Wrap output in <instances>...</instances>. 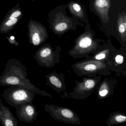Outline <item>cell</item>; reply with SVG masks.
I'll return each instance as SVG.
<instances>
[{
    "mask_svg": "<svg viewBox=\"0 0 126 126\" xmlns=\"http://www.w3.org/2000/svg\"><path fill=\"white\" fill-rule=\"evenodd\" d=\"M28 68L15 58L7 61L2 73L0 74V86H18L32 90L38 95L50 96L49 94L41 90L27 78Z\"/></svg>",
    "mask_w": 126,
    "mask_h": 126,
    "instance_id": "1",
    "label": "cell"
},
{
    "mask_svg": "<svg viewBox=\"0 0 126 126\" xmlns=\"http://www.w3.org/2000/svg\"><path fill=\"white\" fill-rule=\"evenodd\" d=\"M36 92L18 86H10L5 90L1 96L10 106L19 105L33 102Z\"/></svg>",
    "mask_w": 126,
    "mask_h": 126,
    "instance_id": "2",
    "label": "cell"
},
{
    "mask_svg": "<svg viewBox=\"0 0 126 126\" xmlns=\"http://www.w3.org/2000/svg\"><path fill=\"white\" fill-rule=\"evenodd\" d=\"M46 111L50 113L56 120H60L66 123L76 124L77 119L76 115L70 109L56 107L50 105H46L45 107Z\"/></svg>",
    "mask_w": 126,
    "mask_h": 126,
    "instance_id": "3",
    "label": "cell"
},
{
    "mask_svg": "<svg viewBox=\"0 0 126 126\" xmlns=\"http://www.w3.org/2000/svg\"><path fill=\"white\" fill-rule=\"evenodd\" d=\"M17 116L20 121L31 123L39 113L33 102L19 105L15 108Z\"/></svg>",
    "mask_w": 126,
    "mask_h": 126,
    "instance_id": "4",
    "label": "cell"
},
{
    "mask_svg": "<svg viewBox=\"0 0 126 126\" xmlns=\"http://www.w3.org/2000/svg\"><path fill=\"white\" fill-rule=\"evenodd\" d=\"M37 64L42 67H49L53 65L54 57L51 48L48 46L41 47L34 55Z\"/></svg>",
    "mask_w": 126,
    "mask_h": 126,
    "instance_id": "5",
    "label": "cell"
},
{
    "mask_svg": "<svg viewBox=\"0 0 126 126\" xmlns=\"http://www.w3.org/2000/svg\"><path fill=\"white\" fill-rule=\"evenodd\" d=\"M0 122L2 126H18V121L10 110L9 108L3 104L0 98Z\"/></svg>",
    "mask_w": 126,
    "mask_h": 126,
    "instance_id": "6",
    "label": "cell"
},
{
    "mask_svg": "<svg viewBox=\"0 0 126 126\" xmlns=\"http://www.w3.org/2000/svg\"><path fill=\"white\" fill-rule=\"evenodd\" d=\"M29 39L30 42L35 46L42 44L44 40V38L41 34L39 28L34 22L29 23Z\"/></svg>",
    "mask_w": 126,
    "mask_h": 126,
    "instance_id": "7",
    "label": "cell"
},
{
    "mask_svg": "<svg viewBox=\"0 0 126 126\" xmlns=\"http://www.w3.org/2000/svg\"><path fill=\"white\" fill-rule=\"evenodd\" d=\"M96 85L95 80L93 79H89L85 80L84 82L80 85L77 91L79 92H87L92 90Z\"/></svg>",
    "mask_w": 126,
    "mask_h": 126,
    "instance_id": "8",
    "label": "cell"
},
{
    "mask_svg": "<svg viewBox=\"0 0 126 126\" xmlns=\"http://www.w3.org/2000/svg\"><path fill=\"white\" fill-rule=\"evenodd\" d=\"M19 18V17L17 18L8 20L6 22H4L3 24H2L0 29L1 33H7L9 31V30L12 29V28L14 27L17 23Z\"/></svg>",
    "mask_w": 126,
    "mask_h": 126,
    "instance_id": "9",
    "label": "cell"
},
{
    "mask_svg": "<svg viewBox=\"0 0 126 126\" xmlns=\"http://www.w3.org/2000/svg\"><path fill=\"white\" fill-rule=\"evenodd\" d=\"M46 77L47 78L48 85L58 88H61L62 87V84L60 80L53 74L46 76Z\"/></svg>",
    "mask_w": 126,
    "mask_h": 126,
    "instance_id": "10",
    "label": "cell"
},
{
    "mask_svg": "<svg viewBox=\"0 0 126 126\" xmlns=\"http://www.w3.org/2000/svg\"><path fill=\"white\" fill-rule=\"evenodd\" d=\"M82 70L85 73H96L99 69L98 65L94 63L85 62L82 63Z\"/></svg>",
    "mask_w": 126,
    "mask_h": 126,
    "instance_id": "11",
    "label": "cell"
},
{
    "mask_svg": "<svg viewBox=\"0 0 126 126\" xmlns=\"http://www.w3.org/2000/svg\"><path fill=\"white\" fill-rule=\"evenodd\" d=\"M126 117L121 114H116L112 116L110 119V123L112 124L123 123L126 121Z\"/></svg>",
    "mask_w": 126,
    "mask_h": 126,
    "instance_id": "12",
    "label": "cell"
},
{
    "mask_svg": "<svg viewBox=\"0 0 126 126\" xmlns=\"http://www.w3.org/2000/svg\"><path fill=\"white\" fill-rule=\"evenodd\" d=\"M92 43L91 39L90 37H86L80 40L79 42V46L81 48L85 49L90 46Z\"/></svg>",
    "mask_w": 126,
    "mask_h": 126,
    "instance_id": "13",
    "label": "cell"
},
{
    "mask_svg": "<svg viewBox=\"0 0 126 126\" xmlns=\"http://www.w3.org/2000/svg\"><path fill=\"white\" fill-rule=\"evenodd\" d=\"M21 15H22V12L19 10H17L16 11H14L13 12L11 13L10 15H8L6 20H7L11 19L17 18L20 16Z\"/></svg>",
    "mask_w": 126,
    "mask_h": 126,
    "instance_id": "14",
    "label": "cell"
},
{
    "mask_svg": "<svg viewBox=\"0 0 126 126\" xmlns=\"http://www.w3.org/2000/svg\"><path fill=\"white\" fill-rule=\"evenodd\" d=\"M67 28V25L66 23H59L55 26V29L56 31L59 32H62L64 31Z\"/></svg>",
    "mask_w": 126,
    "mask_h": 126,
    "instance_id": "15",
    "label": "cell"
},
{
    "mask_svg": "<svg viewBox=\"0 0 126 126\" xmlns=\"http://www.w3.org/2000/svg\"><path fill=\"white\" fill-rule=\"evenodd\" d=\"M96 5L99 8H103L107 6L108 4L106 0H96Z\"/></svg>",
    "mask_w": 126,
    "mask_h": 126,
    "instance_id": "16",
    "label": "cell"
},
{
    "mask_svg": "<svg viewBox=\"0 0 126 126\" xmlns=\"http://www.w3.org/2000/svg\"><path fill=\"white\" fill-rule=\"evenodd\" d=\"M106 56H107L106 52L105 51H103L96 55L95 57V59L96 60H101L106 58Z\"/></svg>",
    "mask_w": 126,
    "mask_h": 126,
    "instance_id": "17",
    "label": "cell"
},
{
    "mask_svg": "<svg viewBox=\"0 0 126 126\" xmlns=\"http://www.w3.org/2000/svg\"><path fill=\"white\" fill-rule=\"evenodd\" d=\"M115 61L118 64H122L124 61V57L121 55H117L115 57Z\"/></svg>",
    "mask_w": 126,
    "mask_h": 126,
    "instance_id": "18",
    "label": "cell"
},
{
    "mask_svg": "<svg viewBox=\"0 0 126 126\" xmlns=\"http://www.w3.org/2000/svg\"><path fill=\"white\" fill-rule=\"evenodd\" d=\"M126 24L125 22L122 23L119 25V32L122 33H124L126 31Z\"/></svg>",
    "mask_w": 126,
    "mask_h": 126,
    "instance_id": "19",
    "label": "cell"
},
{
    "mask_svg": "<svg viewBox=\"0 0 126 126\" xmlns=\"http://www.w3.org/2000/svg\"><path fill=\"white\" fill-rule=\"evenodd\" d=\"M108 90L107 89H104L103 90H100L99 93V95L102 97H104V96H106L108 94Z\"/></svg>",
    "mask_w": 126,
    "mask_h": 126,
    "instance_id": "20",
    "label": "cell"
},
{
    "mask_svg": "<svg viewBox=\"0 0 126 126\" xmlns=\"http://www.w3.org/2000/svg\"><path fill=\"white\" fill-rule=\"evenodd\" d=\"M8 40L11 44H14L16 46H18L19 45V43L16 41L14 37L12 36L10 38H9Z\"/></svg>",
    "mask_w": 126,
    "mask_h": 126,
    "instance_id": "21",
    "label": "cell"
},
{
    "mask_svg": "<svg viewBox=\"0 0 126 126\" xmlns=\"http://www.w3.org/2000/svg\"><path fill=\"white\" fill-rule=\"evenodd\" d=\"M73 8L74 11L77 12H79L81 10V7L79 5H78V4L77 3H74L73 5Z\"/></svg>",
    "mask_w": 126,
    "mask_h": 126,
    "instance_id": "22",
    "label": "cell"
},
{
    "mask_svg": "<svg viewBox=\"0 0 126 126\" xmlns=\"http://www.w3.org/2000/svg\"><path fill=\"white\" fill-rule=\"evenodd\" d=\"M32 0V1H34L35 0Z\"/></svg>",
    "mask_w": 126,
    "mask_h": 126,
    "instance_id": "23",
    "label": "cell"
}]
</instances>
